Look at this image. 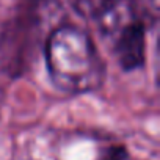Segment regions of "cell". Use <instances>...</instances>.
<instances>
[{
    "label": "cell",
    "instance_id": "5b68a950",
    "mask_svg": "<svg viewBox=\"0 0 160 160\" xmlns=\"http://www.w3.org/2000/svg\"><path fill=\"white\" fill-rule=\"evenodd\" d=\"M135 8L141 18V21L144 22V19L148 21H155L157 14H158V0H133Z\"/></svg>",
    "mask_w": 160,
    "mask_h": 160
},
{
    "label": "cell",
    "instance_id": "8992f818",
    "mask_svg": "<svg viewBox=\"0 0 160 160\" xmlns=\"http://www.w3.org/2000/svg\"><path fill=\"white\" fill-rule=\"evenodd\" d=\"M127 151L124 146H112L107 148L101 157V160H126Z\"/></svg>",
    "mask_w": 160,
    "mask_h": 160
},
{
    "label": "cell",
    "instance_id": "6da1fadb",
    "mask_svg": "<svg viewBox=\"0 0 160 160\" xmlns=\"http://www.w3.org/2000/svg\"><path fill=\"white\" fill-rule=\"evenodd\" d=\"M46 61L53 85L66 93L98 90L104 80L105 71L94 42L72 25H61L49 35Z\"/></svg>",
    "mask_w": 160,
    "mask_h": 160
},
{
    "label": "cell",
    "instance_id": "3957f363",
    "mask_svg": "<svg viewBox=\"0 0 160 160\" xmlns=\"http://www.w3.org/2000/svg\"><path fill=\"white\" fill-rule=\"evenodd\" d=\"M102 39L112 47L115 39L132 22L141 19L133 0H112V2L94 18Z\"/></svg>",
    "mask_w": 160,
    "mask_h": 160
},
{
    "label": "cell",
    "instance_id": "277c9868",
    "mask_svg": "<svg viewBox=\"0 0 160 160\" xmlns=\"http://www.w3.org/2000/svg\"><path fill=\"white\" fill-rule=\"evenodd\" d=\"M74 11L82 18H96L112 0H69Z\"/></svg>",
    "mask_w": 160,
    "mask_h": 160
},
{
    "label": "cell",
    "instance_id": "7a4b0ae2",
    "mask_svg": "<svg viewBox=\"0 0 160 160\" xmlns=\"http://www.w3.org/2000/svg\"><path fill=\"white\" fill-rule=\"evenodd\" d=\"M112 49L116 55L118 64L124 71H135L143 68L146 58V25L141 19L132 22L115 39Z\"/></svg>",
    "mask_w": 160,
    "mask_h": 160
}]
</instances>
